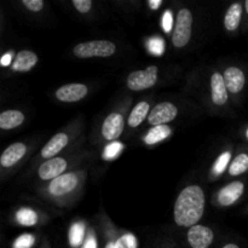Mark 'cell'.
<instances>
[{
    "mask_svg": "<svg viewBox=\"0 0 248 248\" xmlns=\"http://www.w3.org/2000/svg\"><path fill=\"white\" fill-rule=\"evenodd\" d=\"M124 125H125V121H124L121 114H109L106 120H104L103 126H102V135L107 140H114L115 142L123 133Z\"/></svg>",
    "mask_w": 248,
    "mask_h": 248,
    "instance_id": "obj_8",
    "label": "cell"
},
{
    "mask_svg": "<svg viewBox=\"0 0 248 248\" xmlns=\"http://www.w3.org/2000/svg\"><path fill=\"white\" fill-rule=\"evenodd\" d=\"M10 63H11V53H6V55L2 56L1 64L6 67V65H10Z\"/></svg>",
    "mask_w": 248,
    "mask_h": 248,
    "instance_id": "obj_34",
    "label": "cell"
},
{
    "mask_svg": "<svg viewBox=\"0 0 248 248\" xmlns=\"http://www.w3.org/2000/svg\"><path fill=\"white\" fill-rule=\"evenodd\" d=\"M157 81V67L150 65L145 70H135L127 78V87L132 91H142L153 87Z\"/></svg>",
    "mask_w": 248,
    "mask_h": 248,
    "instance_id": "obj_4",
    "label": "cell"
},
{
    "mask_svg": "<svg viewBox=\"0 0 248 248\" xmlns=\"http://www.w3.org/2000/svg\"><path fill=\"white\" fill-rule=\"evenodd\" d=\"M148 47L154 55H162L165 51V41L161 38H153L152 40L148 41Z\"/></svg>",
    "mask_w": 248,
    "mask_h": 248,
    "instance_id": "obj_28",
    "label": "cell"
},
{
    "mask_svg": "<svg viewBox=\"0 0 248 248\" xmlns=\"http://www.w3.org/2000/svg\"><path fill=\"white\" fill-rule=\"evenodd\" d=\"M205 211V194L199 186H189L181 191L174 203V220L179 227H194Z\"/></svg>",
    "mask_w": 248,
    "mask_h": 248,
    "instance_id": "obj_1",
    "label": "cell"
},
{
    "mask_svg": "<svg viewBox=\"0 0 248 248\" xmlns=\"http://www.w3.org/2000/svg\"><path fill=\"white\" fill-rule=\"evenodd\" d=\"M245 9H246V12H247V15H248V0L246 2H245Z\"/></svg>",
    "mask_w": 248,
    "mask_h": 248,
    "instance_id": "obj_37",
    "label": "cell"
},
{
    "mask_svg": "<svg viewBox=\"0 0 248 248\" xmlns=\"http://www.w3.org/2000/svg\"><path fill=\"white\" fill-rule=\"evenodd\" d=\"M85 227L81 223H74L69 229V244L72 247H79L84 241Z\"/></svg>",
    "mask_w": 248,
    "mask_h": 248,
    "instance_id": "obj_23",
    "label": "cell"
},
{
    "mask_svg": "<svg viewBox=\"0 0 248 248\" xmlns=\"http://www.w3.org/2000/svg\"><path fill=\"white\" fill-rule=\"evenodd\" d=\"M124 149V145L123 143L120 142H111L109 143L108 145H107L106 148H104L103 150V159L104 160H114L116 159V157L120 155V153L123 152Z\"/></svg>",
    "mask_w": 248,
    "mask_h": 248,
    "instance_id": "obj_24",
    "label": "cell"
},
{
    "mask_svg": "<svg viewBox=\"0 0 248 248\" xmlns=\"http://www.w3.org/2000/svg\"><path fill=\"white\" fill-rule=\"evenodd\" d=\"M67 169V161L62 157H52L48 159L47 161L44 162L40 167H39V177L43 181H48V179H55L57 177L62 176L63 172Z\"/></svg>",
    "mask_w": 248,
    "mask_h": 248,
    "instance_id": "obj_9",
    "label": "cell"
},
{
    "mask_svg": "<svg viewBox=\"0 0 248 248\" xmlns=\"http://www.w3.org/2000/svg\"><path fill=\"white\" fill-rule=\"evenodd\" d=\"M148 116H149V104L147 102H140L138 104H136V107L132 109L130 116H128V126L137 127Z\"/></svg>",
    "mask_w": 248,
    "mask_h": 248,
    "instance_id": "obj_20",
    "label": "cell"
},
{
    "mask_svg": "<svg viewBox=\"0 0 248 248\" xmlns=\"http://www.w3.org/2000/svg\"><path fill=\"white\" fill-rule=\"evenodd\" d=\"M87 92L89 90L84 84H68L56 91V97L61 102L72 103V102L81 101L84 97H86Z\"/></svg>",
    "mask_w": 248,
    "mask_h": 248,
    "instance_id": "obj_10",
    "label": "cell"
},
{
    "mask_svg": "<svg viewBox=\"0 0 248 248\" xmlns=\"http://www.w3.org/2000/svg\"><path fill=\"white\" fill-rule=\"evenodd\" d=\"M116 51V46L111 41L107 40H94L81 43L77 45L73 50L74 55L79 58H91V57H109L114 55Z\"/></svg>",
    "mask_w": 248,
    "mask_h": 248,
    "instance_id": "obj_2",
    "label": "cell"
},
{
    "mask_svg": "<svg viewBox=\"0 0 248 248\" xmlns=\"http://www.w3.org/2000/svg\"><path fill=\"white\" fill-rule=\"evenodd\" d=\"M106 248H119L116 246V242H109L108 245H107Z\"/></svg>",
    "mask_w": 248,
    "mask_h": 248,
    "instance_id": "obj_35",
    "label": "cell"
},
{
    "mask_svg": "<svg viewBox=\"0 0 248 248\" xmlns=\"http://www.w3.org/2000/svg\"><path fill=\"white\" fill-rule=\"evenodd\" d=\"M84 248H97V242H96V240H94L93 236H91L87 239V241L85 242V245H84Z\"/></svg>",
    "mask_w": 248,
    "mask_h": 248,
    "instance_id": "obj_32",
    "label": "cell"
},
{
    "mask_svg": "<svg viewBox=\"0 0 248 248\" xmlns=\"http://www.w3.org/2000/svg\"><path fill=\"white\" fill-rule=\"evenodd\" d=\"M248 171V154L246 153H241L237 155L232 164L229 165V173L232 176L237 177L244 174L245 172Z\"/></svg>",
    "mask_w": 248,
    "mask_h": 248,
    "instance_id": "obj_21",
    "label": "cell"
},
{
    "mask_svg": "<svg viewBox=\"0 0 248 248\" xmlns=\"http://www.w3.org/2000/svg\"><path fill=\"white\" fill-rule=\"evenodd\" d=\"M22 2H23V5L27 7V9H29L31 11H34V12L40 11L44 6L43 0H23Z\"/></svg>",
    "mask_w": 248,
    "mask_h": 248,
    "instance_id": "obj_31",
    "label": "cell"
},
{
    "mask_svg": "<svg viewBox=\"0 0 248 248\" xmlns=\"http://www.w3.org/2000/svg\"><path fill=\"white\" fill-rule=\"evenodd\" d=\"M34 242H35V237L33 235L23 234L19 237H17L14 244V248H31Z\"/></svg>",
    "mask_w": 248,
    "mask_h": 248,
    "instance_id": "obj_27",
    "label": "cell"
},
{
    "mask_svg": "<svg viewBox=\"0 0 248 248\" xmlns=\"http://www.w3.org/2000/svg\"><path fill=\"white\" fill-rule=\"evenodd\" d=\"M230 159H232V154L229 152H225L223 154L219 155L217 160L215 162V166H213V172L215 174H220L225 171V169L228 167L229 165Z\"/></svg>",
    "mask_w": 248,
    "mask_h": 248,
    "instance_id": "obj_25",
    "label": "cell"
},
{
    "mask_svg": "<svg viewBox=\"0 0 248 248\" xmlns=\"http://www.w3.org/2000/svg\"><path fill=\"white\" fill-rule=\"evenodd\" d=\"M223 248H240V247L235 244H228V245H225Z\"/></svg>",
    "mask_w": 248,
    "mask_h": 248,
    "instance_id": "obj_36",
    "label": "cell"
},
{
    "mask_svg": "<svg viewBox=\"0 0 248 248\" xmlns=\"http://www.w3.org/2000/svg\"><path fill=\"white\" fill-rule=\"evenodd\" d=\"M177 114H178V110H177V107L174 104L170 103V102H164V103L155 106L150 110L148 121L153 126L166 125L167 123L176 119Z\"/></svg>",
    "mask_w": 248,
    "mask_h": 248,
    "instance_id": "obj_5",
    "label": "cell"
},
{
    "mask_svg": "<svg viewBox=\"0 0 248 248\" xmlns=\"http://www.w3.org/2000/svg\"><path fill=\"white\" fill-rule=\"evenodd\" d=\"M148 4H149L150 9L152 10H157L160 6H161L162 1L161 0H149V2H148Z\"/></svg>",
    "mask_w": 248,
    "mask_h": 248,
    "instance_id": "obj_33",
    "label": "cell"
},
{
    "mask_svg": "<svg viewBox=\"0 0 248 248\" xmlns=\"http://www.w3.org/2000/svg\"><path fill=\"white\" fill-rule=\"evenodd\" d=\"M116 242V246L119 248H137L138 241L133 234H125L120 237Z\"/></svg>",
    "mask_w": 248,
    "mask_h": 248,
    "instance_id": "obj_26",
    "label": "cell"
},
{
    "mask_svg": "<svg viewBox=\"0 0 248 248\" xmlns=\"http://www.w3.org/2000/svg\"><path fill=\"white\" fill-rule=\"evenodd\" d=\"M27 152V147L23 143H14L9 145L2 153L0 157V165L2 167H11L16 162H18L24 156Z\"/></svg>",
    "mask_w": 248,
    "mask_h": 248,
    "instance_id": "obj_14",
    "label": "cell"
},
{
    "mask_svg": "<svg viewBox=\"0 0 248 248\" xmlns=\"http://www.w3.org/2000/svg\"><path fill=\"white\" fill-rule=\"evenodd\" d=\"M246 137H247V140H248V128H247V131H246Z\"/></svg>",
    "mask_w": 248,
    "mask_h": 248,
    "instance_id": "obj_38",
    "label": "cell"
},
{
    "mask_svg": "<svg viewBox=\"0 0 248 248\" xmlns=\"http://www.w3.org/2000/svg\"><path fill=\"white\" fill-rule=\"evenodd\" d=\"M228 89L224 78L219 73H215L211 77V93L212 101L216 106H224L228 102Z\"/></svg>",
    "mask_w": 248,
    "mask_h": 248,
    "instance_id": "obj_13",
    "label": "cell"
},
{
    "mask_svg": "<svg viewBox=\"0 0 248 248\" xmlns=\"http://www.w3.org/2000/svg\"><path fill=\"white\" fill-rule=\"evenodd\" d=\"M78 186V176L73 172L62 174L53 179L48 186V191L53 196H62L70 193Z\"/></svg>",
    "mask_w": 248,
    "mask_h": 248,
    "instance_id": "obj_7",
    "label": "cell"
},
{
    "mask_svg": "<svg viewBox=\"0 0 248 248\" xmlns=\"http://www.w3.org/2000/svg\"><path fill=\"white\" fill-rule=\"evenodd\" d=\"M16 219L23 227H33L38 222V215L31 208L23 207L17 211Z\"/></svg>",
    "mask_w": 248,
    "mask_h": 248,
    "instance_id": "obj_22",
    "label": "cell"
},
{
    "mask_svg": "<svg viewBox=\"0 0 248 248\" xmlns=\"http://www.w3.org/2000/svg\"><path fill=\"white\" fill-rule=\"evenodd\" d=\"M242 17V5L240 2H235L228 9L224 17V26L227 31H234L239 28Z\"/></svg>",
    "mask_w": 248,
    "mask_h": 248,
    "instance_id": "obj_17",
    "label": "cell"
},
{
    "mask_svg": "<svg viewBox=\"0 0 248 248\" xmlns=\"http://www.w3.org/2000/svg\"><path fill=\"white\" fill-rule=\"evenodd\" d=\"M245 191V184L242 182H232L222 189L218 194V202L222 206H232L242 196Z\"/></svg>",
    "mask_w": 248,
    "mask_h": 248,
    "instance_id": "obj_12",
    "label": "cell"
},
{
    "mask_svg": "<svg viewBox=\"0 0 248 248\" xmlns=\"http://www.w3.org/2000/svg\"><path fill=\"white\" fill-rule=\"evenodd\" d=\"M173 26V17H172L171 11H166L162 16V28H164L165 33H170Z\"/></svg>",
    "mask_w": 248,
    "mask_h": 248,
    "instance_id": "obj_30",
    "label": "cell"
},
{
    "mask_svg": "<svg viewBox=\"0 0 248 248\" xmlns=\"http://www.w3.org/2000/svg\"><path fill=\"white\" fill-rule=\"evenodd\" d=\"M73 5L75 6V9L78 10L81 14H87L90 11L92 6L91 0H73Z\"/></svg>",
    "mask_w": 248,
    "mask_h": 248,
    "instance_id": "obj_29",
    "label": "cell"
},
{
    "mask_svg": "<svg viewBox=\"0 0 248 248\" xmlns=\"http://www.w3.org/2000/svg\"><path fill=\"white\" fill-rule=\"evenodd\" d=\"M38 63V56L28 50L19 51L12 62V69L15 72H29Z\"/></svg>",
    "mask_w": 248,
    "mask_h": 248,
    "instance_id": "obj_16",
    "label": "cell"
},
{
    "mask_svg": "<svg viewBox=\"0 0 248 248\" xmlns=\"http://www.w3.org/2000/svg\"><path fill=\"white\" fill-rule=\"evenodd\" d=\"M225 85L230 93L236 94L244 90L245 84H246V77L245 73L237 67H229L223 74Z\"/></svg>",
    "mask_w": 248,
    "mask_h": 248,
    "instance_id": "obj_11",
    "label": "cell"
},
{
    "mask_svg": "<svg viewBox=\"0 0 248 248\" xmlns=\"http://www.w3.org/2000/svg\"><path fill=\"white\" fill-rule=\"evenodd\" d=\"M24 121L23 113L18 110H6L0 114V128L12 130Z\"/></svg>",
    "mask_w": 248,
    "mask_h": 248,
    "instance_id": "obj_18",
    "label": "cell"
},
{
    "mask_svg": "<svg viewBox=\"0 0 248 248\" xmlns=\"http://www.w3.org/2000/svg\"><path fill=\"white\" fill-rule=\"evenodd\" d=\"M191 26H193V15L188 9L179 10L177 15L176 26H174L172 43L176 47H184L189 43L191 36Z\"/></svg>",
    "mask_w": 248,
    "mask_h": 248,
    "instance_id": "obj_3",
    "label": "cell"
},
{
    "mask_svg": "<svg viewBox=\"0 0 248 248\" xmlns=\"http://www.w3.org/2000/svg\"><path fill=\"white\" fill-rule=\"evenodd\" d=\"M172 130L170 126L167 125H160V126H153L149 131L147 132L144 137L145 144L154 145L156 143H160L161 140H166L170 135H171Z\"/></svg>",
    "mask_w": 248,
    "mask_h": 248,
    "instance_id": "obj_19",
    "label": "cell"
},
{
    "mask_svg": "<svg viewBox=\"0 0 248 248\" xmlns=\"http://www.w3.org/2000/svg\"><path fill=\"white\" fill-rule=\"evenodd\" d=\"M215 240V234L205 225H194L188 232V242L193 248H208Z\"/></svg>",
    "mask_w": 248,
    "mask_h": 248,
    "instance_id": "obj_6",
    "label": "cell"
},
{
    "mask_svg": "<svg viewBox=\"0 0 248 248\" xmlns=\"http://www.w3.org/2000/svg\"><path fill=\"white\" fill-rule=\"evenodd\" d=\"M68 142H69V140H68V136L65 133H57L44 145V148L41 149V156L47 160L52 159L68 144Z\"/></svg>",
    "mask_w": 248,
    "mask_h": 248,
    "instance_id": "obj_15",
    "label": "cell"
}]
</instances>
